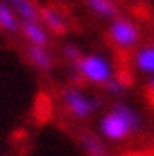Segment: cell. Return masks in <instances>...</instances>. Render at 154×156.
<instances>
[{"mask_svg":"<svg viewBox=\"0 0 154 156\" xmlns=\"http://www.w3.org/2000/svg\"><path fill=\"white\" fill-rule=\"evenodd\" d=\"M145 94H147V99L149 102L154 106V75H151V78H149L147 85H145Z\"/></svg>","mask_w":154,"mask_h":156,"instance_id":"15","label":"cell"},{"mask_svg":"<svg viewBox=\"0 0 154 156\" xmlns=\"http://www.w3.org/2000/svg\"><path fill=\"white\" fill-rule=\"evenodd\" d=\"M26 57L31 62V66H35L40 71H50L54 66L52 54L49 52L47 47H42V45H28Z\"/></svg>","mask_w":154,"mask_h":156,"instance_id":"7","label":"cell"},{"mask_svg":"<svg viewBox=\"0 0 154 156\" xmlns=\"http://www.w3.org/2000/svg\"><path fill=\"white\" fill-rule=\"evenodd\" d=\"M21 33L30 45H42L47 47L50 42L49 38V30L44 26V23L37 19V21H23L21 23Z\"/></svg>","mask_w":154,"mask_h":156,"instance_id":"5","label":"cell"},{"mask_svg":"<svg viewBox=\"0 0 154 156\" xmlns=\"http://www.w3.org/2000/svg\"><path fill=\"white\" fill-rule=\"evenodd\" d=\"M40 21L44 23V26L49 31L55 35H62L68 31V21L64 14L55 9V7H45L40 11Z\"/></svg>","mask_w":154,"mask_h":156,"instance_id":"6","label":"cell"},{"mask_svg":"<svg viewBox=\"0 0 154 156\" xmlns=\"http://www.w3.org/2000/svg\"><path fill=\"white\" fill-rule=\"evenodd\" d=\"M78 76L94 85H104L114 73H113V66L106 57L99 56V54H87L78 59L75 64Z\"/></svg>","mask_w":154,"mask_h":156,"instance_id":"2","label":"cell"},{"mask_svg":"<svg viewBox=\"0 0 154 156\" xmlns=\"http://www.w3.org/2000/svg\"><path fill=\"white\" fill-rule=\"evenodd\" d=\"M0 30L5 33H17L21 30V19L9 4L0 2Z\"/></svg>","mask_w":154,"mask_h":156,"instance_id":"8","label":"cell"},{"mask_svg":"<svg viewBox=\"0 0 154 156\" xmlns=\"http://www.w3.org/2000/svg\"><path fill=\"white\" fill-rule=\"evenodd\" d=\"M88 9L94 12L95 16L102 17V19H111L116 16V4L113 0H85Z\"/></svg>","mask_w":154,"mask_h":156,"instance_id":"11","label":"cell"},{"mask_svg":"<svg viewBox=\"0 0 154 156\" xmlns=\"http://www.w3.org/2000/svg\"><path fill=\"white\" fill-rule=\"evenodd\" d=\"M104 87L111 95H121L125 92V82H123L120 76H116V75H113V76L106 82Z\"/></svg>","mask_w":154,"mask_h":156,"instance_id":"13","label":"cell"},{"mask_svg":"<svg viewBox=\"0 0 154 156\" xmlns=\"http://www.w3.org/2000/svg\"><path fill=\"white\" fill-rule=\"evenodd\" d=\"M109 38L116 47L130 49V47H133L137 44L138 30L128 19H113V23L109 26Z\"/></svg>","mask_w":154,"mask_h":156,"instance_id":"4","label":"cell"},{"mask_svg":"<svg viewBox=\"0 0 154 156\" xmlns=\"http://www.w3.org/2000/svg\"><path fill=\"white\" fill-rule=\"evenodd\" d=\"M133 64L138 71L154 75V45L138 49L135 52V57H133Z\"/></svg>","mask_w":154,"mask_h":156,"instance_id":"10","label":"cell"},{"mask_svg":"<svg viewBox=\"0 0 154 156\" xmlns=\"http://www.w3.org/2000/svg\"><path fill=\"white\" fill-rule=\"evenodd\" d=\"M82 146L88 156H107V149L102 144V140L94 134H83L82 135Z\"/></svg>","mask_w":154,"mask_h":156,"instance_id":"12","label":"cell"},{"mask_svg":"<svg viewBox=\"0 0 154 156\" xmlns=\"http://www.w3.org/2000/svg\"><path fill=\"white\" fill-rule=\"evenodd\" d=\"M140 116L133 111L130 106L127 104H114L113 109L109 113H106L104 116L100 118L99 128L100 134L104 135L106 139L113 140V142H120L125 140L130 134L137 132L140 128Z\"/></svg>","mask_w":154,"mask_h":156,"instance_id":"1","label":"cell"},{"mask_svg":"<svg viewBox=\"0 0 154 156\" xmlns=\"http://www.w3.org/2000/svg\"><path fill=\"white\" fill-rule=\"evenodd\" d=\"M2 2H5L9 5L17 12V16L19 19L23 21H37L40 19V11L37 9L31 0H2Z\"/></svg>","mask_w":154,"mask_h":156,"instance_id":"9","label":"cell"},{"mask_svg":"<svg viewBox=\"0 0 154 156\" xmlns=\"http://www.w3.org/2000/svg\"><path fill=\"white\" fill-rule=\"evenodd\" d=\"M62 104L73 118L76 120H87L97 111L99 101L83 92L76 85H69L62 90Z\"/></svg>","mask_w":154,"mask_h":156,"instance_id":"3","label":"cell"},{"mask_svg":"<svg viewBox=\"0 0 154 156\" xmlns=\"http://www.w3.org/2000/svg\"><path fill=\"white\" fill-rule=\"evenodd\" d=\"M62 56L66 57V61H69L71 64H76L78 59H80L83 54L80 52V49H78L76 45H66V47L62 49Z\"/></svg>","mask_w":154,"mask_h":156,"instance_id":"14","label":"cell"}]
</instances>
